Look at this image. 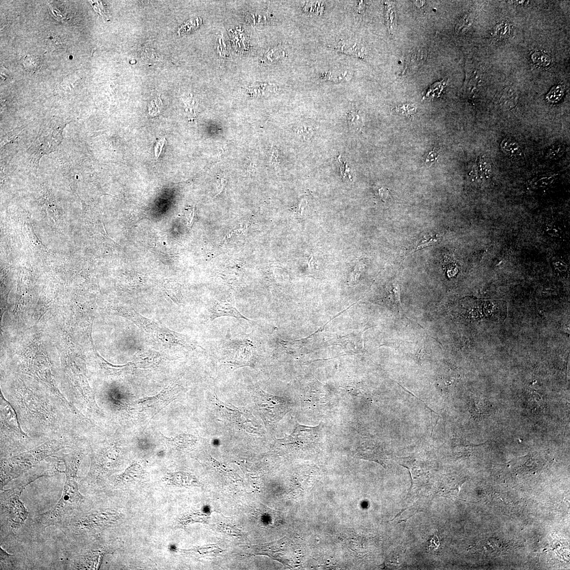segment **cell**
I'll list each match as a JSON object with an SVG mask.
<instances>
[{"label": "cell", "instance_id": "cell-26", "mask_svg": "<svg viewBox=\"0 0 570 570\" xmlns=\"http://www.w3.org/2000/svg\"><path fill=\"white\" fill-rule=\"evenodd\" d=\"M477 169L479 174H481L485 178H489L492 174V169H491L490 165L486 158H481L479 161Z\"/></svg>", "mask_w": 570, "mask_h": 570}, {"label": "cell", "instance_id": "cell-34", "mask_svg": "<svg viewBox=\"0 0 570 570\" xmlns=\"http://www.w3.org/2000/svg\"><path fill=\"white\" fill-rule=\"evenodd\" d=\"M298 133L303 136L304 139H308L312 136L313 129L310 126L302 125L297 129Z\"/></svg>", "mask_w": 570, "mask_h": 570}, {"label": "cell", "instance_id": "cell-20", "mask_svg": "<svg viewBox=\"0 0 570 570\" xmlns=\"http://www.w3.org/2000/svg\"><path fill=\"white\" fill-rule=\"evenodd\" d=\"M500 146L502 151L510 157L518 158L522 155V149L514 140L505 139L502 141Z\"/></svg>", "mask_w": 570, "mask_h": 570}, {"label": "cell", "instance_id": "cell-18", "mask_svg": "<svg viewBox=\"0 0 570 570\" xmlns=\"http://www.w3.org/2000/svg\"><path fill=\"white\" fill-rule=\"evenodd\" d=\"M518 98V94L516 90L512 87H507L502 93L500 105L505 109L510 110L517 105Z\"/></svg>", "mask_w": 570, "mask_h": 570}, {"label": "cell", "instance_id": "cell-11", "mask_svg": "<svg viewBox=\"0 0 570 570\" xmlns=\"http://www.w3.org/2000/svg\"><path fill=\"white\" fill-rule=\"evenodd\" d=\"M232 350V363L239 367L250 366L255 358V347L248 340L236 342Z\"/></svg>", "mask_w": 570, "mask_h": 570}, {"label": "cell", "instance_id": "cell-14", "mask_svg": "<svg viewBox=\"0 0 570 570\" xmlns=\"http://www.w3.org/2000/svg\"><path fill=\"white\" fill-rule=\"evenodd\" d=\"M427 55V51L423 48H419L412 51L406 60L405 74L414 73L421 68L424 65Z\"/></svg>", "mask_w": 570, "mask_h": 570}, {"label": "cell", "instance_id": "cell-37", "mask_svg": "<svg viewBox=\"0 0 570 570\" xmlns=\"http://www.w3.org/2000/svg\"><path fill=\"white\" fill-rule=\"evenodd\" d=\"M360 120V116L358 111L351 110L348 113L347 120L350 125L355 124Z\"/></svg>", "mask_w": 570, "mask_h": 570}, {"label": "cell", "instance_id": "cell-27", "mask_svg": "<svg viewBox=\"0 0 570 570\" xmlns=\"http://www.w3.org/2000/svg\"><path fill=\"white\" fill-rule=\"evenodd\" d=\"M532 59L536 64L543 67L548 66L551 62L550 57L541 52H536L533 53Z\"/></svg>", "mask_w": 570, "mask_h": 570}, {"label": "cell", "instance_id": "cell-24", "mask_svg": "<svg viewBox=\"0 0 570 570\" xmlns=\"http://www.w3.org/2000/svg\"><path fill=\"white\" fill-rule=\"evenodd\" d=\"M565 94V87L561 85L554 86L546 95V99L550 102H557L563 97Z\"/></svg>", "mask_w": 570, "mask_h": 570}, {"label": "cell", "instance_id": "cell-13", "mask_svg": "<svg viewBox=\"0 0 570 570\" xmlns=\"http://www.w3.org/2000/svg\"><path fill=\"white\" fill-rule=\"evenodd\" d=\"M360 456L368 460L375 461L385 466V455L381 447L376 445L375 443H364L362 447L359 450Z\"/></svg>", "mask_w": 570, "mask_h": 570}, {"label": "cell", "instance_id": "cell-39", "mask_svg": "<svg viewBox=\"0 0 570 570\" xmlns=\"http://www.w3.org/2000/svg\"><path fill=\"white\" fill-rule=\"evenodd\" d=\"M364 3H363V1H361V2L359 3L358 5L357 6V9H356V11H357V13H361V11H362L361 10L364 9Z\"/></svg>", "mask_w": 570, "mask_h": 570}, {"label": "cell", "instance_id": "cell-9", "mask_svg": "<svg viewBox=\"0 0 570 570\" xmlns=\"http://www.w3.org/2000/svg\"><path fill=\"white\" fill-rule=\"evenodd\" d=\"M466 479L457 475L445 474L434 482L432 493L434 497L456 498Z\"/></svg>", "mask_w": 570, "mask_h": 570}, {"label": "cell", "instance_id": "cell-15", "mask_svg": "<svg viewBox=\"0 0 570 570\" xmlns=\"http://www.w3.org/2000/svg\"><path fill=\"white\" fill-rule=\"evenodd\" d=\"M143 472L140 465L134 464L124 473L116 476L113 479L115 486L121 485L125 482L138 479L142 477Z\"/></svg>", "mask_w": 570, "mask_h": 570}, {"label": "cell", "instance_id": "cell-4", "mask_svg": "<svg viewBox=\"0 0 570 570\" xmlns=\"http://www.w3.org/2000/svg\"><path fill=\"white\" fill-rule=\"evenodd\" d=\"M122 313L126 318L136 324L150 338L158 342L180 346L187 349H193L195 346L186 335L171 331L160 323L144 318L132 308H124Z\"/></svg>", "mask_w": 570, "mask_h": 570}, {"label": "cell", "instance_id": "cell-8", "mask_svg": "<svg viewBox=\"0 0 570 570\" xmlns=\"http://www.w3.org/2000/svg\"><path fill=\"white\" fill-rule=\"evenodd\" d=\"M179 386L178 381H174L159 393L151 397L139 399L133 404L134 405H138L151 411V418H150L151 420L176 399L179 391Z\"/></svg>", "mask_w": 570, "mask_h": 570}, {"label": "cell", "instance_id": "cell-22", "mask_svg": "<svg viewBox=\"0 0 570 570\" xmlns=\"http://www.w3.org/2000/svg\"><path fill=\"white\" fill-rule=\"evenodd\" d=\"M169 479L174 484L181 486L191 485L194 483V480L192 476L184 473L171 474Z\"/></svg>", "mask_w": 570, "mask_h": 570}, {"label": "cell", "instance_id": "cell-25", "mask_svg": "<svg viewBox=\"0 0 570 570\" xmlns=\"http://www.w3.org/2000/svg\"><path fill=\"white\" fill-rule=\"evenodd\" d=\"M554 180V177L552 175L537 178L532 181L531 186L535 189L546 188L552 184Z\"/></svg>", "mask_w": 570, "mask_h": 570}, {"label": "cell", "instance_id": "cell-36", "mask_svg": "<svg viewBox=\"0 0 570 570\" xmlns=\"http://www.w3.org/2000/svg\"><path fill=\"white\" fill-rule=\"evenodd\" d=\"M553 266L556 271L560 274H564L568 271L567 265L561 260H558L554 261Z\"/></svg>", "mask_w": 570, "mask_h": 570}, {"label": "cell", "instance_id": "cell-3", "mask_svg": "<svg viewBox=\"0 0 570 570\" xmlns=\"http://www.w3.org/2000/svg\"><path fill=\"white\" fill-rule=\"evenodd\" d=\"M55 474V467L51 464L48 463L23 476L14 487L2 491L1 493V521L5 522L12 531L20 528L28 518V512L20 500L23 490L36 479Z\"/></svg>", "mask_w": 570, "mask_h": 570}, {"label": "cell", "instance_id": "cell-23", "mask_svg": "<svg viewBox=\"0 0 570 570\" xmlns=\"http://www.w3.org/2000/svg\"><path fill=\"white\" fill-rule=\"evenodd\" d=\"M473 15L467 14L458 22L456 27V32L458 34L463 35L471 27L473 23Z\"/></svg>", "mask_w": 570, "mask_h": 570}, {"label": "cell", "instance_id": "cell-21", "mask_svg": "<svg viewBox=\"0 0 570 570\" xmlns=\"http://www.w3.org/2000/svg\"><path fill=\"white\" fill-rule=\"evenodd\" d=\"M422 509L421 503L420 502H416L413 506H411L406 509L402 510V511L397 515V516L393 520L399 519L398 523L402 522H406L411 517L414 516L415 514L420 512H423L421 510Z\"/></svg>", "mask_w": 570, "mask_h": 570}, {"label": "cell", "instance_id": "cell-33", "mask_svg": "<svg viewBox=\"0 0 570 570\" xmlns=\"http://www.w3.org/2000/svg\"><path fill=\"white\" fill-rule=\"evenodd\" d=\"M481 82V75L479 71H475L472 74L469 82V88L471 90L476 89Z\"/></svg>", "mask_w": 570, "mask_h": 570}, {"label": "cell", "instance_id": "cell-10", "mask_svg": "<svg viewBox=\"0 0 570 570\" xmlns=\"http://www.w3.org/2000/svg\"><path fill=\"white\" fill-rule=\"evenodd\" d=\"M293 545L291 542L285 538L278 541L265 544L263 546L262 552L274 559L280 561L285 565L290 566L294 562L295 558L292 557Z\"/></svg>", "mask_w": 570, "mask_h": 570}, {"label": "cell", "instance_id": "cell-31", "mask_svg": "<svg viewBox=\"0 0 570 570\" xmlns=\"http://www.w3.org/2000/svg\"><path fill=\"white\" fill-rule=\"evenodd\" d=\"M545 231L546 233L554 237H559L562 234L561 229L556 224L550 223L546 225Z\"/></svg>", "mask_w": 570, "mask_h": 570}, {"label": "cell", "instance_id": "cell-12", "mask_svg": "<svg viewBox=\"0 0 570 570\" xmlns=\"http://www.w3.org/2000/svg\"><path fill=\"white\" fill-rule=\"evenodd\" d=\"M210 318L211 321L221 317H231L237 319H243L251 323V321L237 310L234 304L228 302L216 301L209 309Z\"/></svg>", "mask_w": 570, "mask_h": 570}, {"label": "cell", "instance_id": "cell-6", "mask_svg": "<svg viewBox=\"0 0 570 570\" xmlns=\"http://www.w3.org/2000/svg\"><path fill=\"white\" fill-rule=\"evenodd\" d=\"M256 399L260 414L269 426H274L291 409L290 403L286 399L262 390L258 393Z\"/></svg>", "mask_w": 570, "mask_h": 570}, {"label": "cell", "instance_id": "cell-35", "mask_svg": "<svg viewBox=\"0 0 570 570\" xmlns=\"http://www.w3.org/2000/svg\"><path fill=\"white\" fill-rule=\"evenodd\" d=\"M166 142V141L165 140V139L164 138H160V139H158L157 141V142H156V143H155V146H154V150H155L154 152H155V156L156 157V160H157L158 158L159 157V156H160V154H161V153L163 150V147L164 146V145L165 144Z\"/></svg>", "mask_w": 570, "mask_h": 570}, {"label": "cell", "instance_id": "cell-38", "mask_svg": "<svg viewBox=\"0 0 570 570\" xmlns=\"http://www.w3.org/2000/svg\"><path fill=\"white\" fill-rule=\"evenodd\" d=\"M279 155L278 151H277V150L275 147H274L272 150L271 163L274 165L278 164L277 163L279 162Z\"/></svg>", "mask_w": 570, "mask_h": 570}, {"label": "cell", "instance_id": "cell-7", "mask_svg": "<svg viewBox=\"0 0 570 570\" xmlns=\"http://www.w3.org/2000/svg\"><path fill=\"white\" fill-rule=\"evenodd\" d=\"M396 461L407 469L411 475V485L408 496H412L419 492L427 481L429 474V467L423 459L413 455L405 458H397Z\"/></svg>", "mask_w": 570, "mask_h": 570}, {"label": "cell", "instance_id": "cell-30", "mask_svg": "<svg viewBox=\"0 0 570 570\" xmlns=\"http://www.w3.org/2000/svg\"><path fill=\"white\" fill-rule=\"evenodd\" d=\"M390 4L386 5V22L389 30L393 29L394 11Z\"/></svg>", "mask_w": 570, "mask_h": 570}, {"label": "cell", "instance_id": "cell-32", "mask_svg": "<svg viewBox=\"0 0 570 570\" xmlns=\"http://www.w3.org/2000/svg\"><path fill=\"white\" fill-rule=\"evenodd\" d=\"M564 151V146L561 144H554L549 150L548 156L551 158H555L560 156Z\"/></svg>", "mask_w": 570, "mask_h": 570}, {"label": "cell", "instance_id": "cell-29", "mask_svg": "<svg viewBox=\"0 0 570 570\" xmlns=\"http://www.w3.org/2000/svg\"><path fill=\"white\" fill-rule=\"evenodd\" d=\"M1 562L9 568H13L15 565V558L13 555H10L1 548Z\"/></svg>", "mask_w": 570, "mask_h": 570}, {"label": "cell", "instance_id": "cell-19", "mask_svg": "<svg viewBox=\"0 0 570 570\" xmlns=\"http://www.w3.org/2000/svg\"><path fill=\"white\" fill-rule=\"evenodd\" d=\"M335 49L340 52L351 54L359 58H364L366 55V51L364 48L360 47L357 44L350 45L343 42L337 43Z\"/></svg>", "mask_w": 570, "mask_h": 570}, {"label": "cell", "instance_id": "cell-1", "mask_svg": "<svg viewBox=\"0 0 570 570\" xmlns=\"http://www.w3.org/2000/svg\"><path fill=\"white\" fill-rule=\"evenodd\" d=\"M86 453L85 447L82 443L69 454L54 457L65 465V471L62 472L66 475L64 488L57 505L35 518L34 522L37 525L43 528L51 525L59 526L73 515L85 509L86 499L79 490L77 474Z\"/></svg>", "mask_w": 570, "mask_h": 570}, {"label": "cell", "instance_id": "cell-2", "mask_svg": "<svg viewBox=\"0 0 570 570\" xmlns=\"http://www.w3.org/2000/svg\"><path fill=\"white\" fill-rule=\"evenodd\" d=\"M82 441L75 437H61L46 441L43 444L25 453L1 462V488L8 482L17 478L49 457H53L59 451L67 448H75Z\"/></svg>", "mask_w": 570, "mask_h": 570}, {"label": "cell", "instance_id": "cell-16", "mask_svg": "<svg viewBox=\"0 0 570 570\" xmlns=\"http://www.w3.org/2000/svg\"><path fill=\"white\" fill-rule=\"evenodd\" d=\"M162 437L167 444L177 449H184L191 447L194 444L196 439L191 435L182 434L176 437L167 438L162 435Z\"/></svg>", "mask_w": 570, "mask_h": 570}, {"label": "cell", "instance_id": "cell-5", "mask_svg": "<svg viewBox=\"0 0 570 570\" xmlns=\"http://www.w3.org/2000/svg\"><path fill=\"white\" fill-rule=\"evenodd\" d=\"M32 439L21 428L17 413L1 392V448L13 450L23 447Z\"/></svg>", "mask_w": 570, "mask_h": 570}, {"label": "cell", "instance_id": "cell-17", "mask_svg": "<svg viewBox=\"0 0 570 570\" xmlns=\"http://www.w3.org/2000/svg\"><path fill=\"white\" fill-rule=\"evenodd\" d=\"M101 367L106 371L108 375L121 376L123 374H130L137 366L136 362H131L125 365L115 366L112 365L104 360L100 362Z\"/></svg>", "mask_w": 570, "mask_h": 570}, {"label": "cell", "instance_id": "cell-28", "mask_svg": "<svg viewBox=\"0 0 570 570\" xmlns=\"http://www.w3.org/2000/svg\"><path fill=\"white\" fill-rule=\"evenodd\" d=\"M324 10V7L322 3L317 2H309L306 3L304 7V10L308 13H316L317 14L321 15Z\"/></svg>", "mask_w": 570, "mask_h": 570}]
</instances>
